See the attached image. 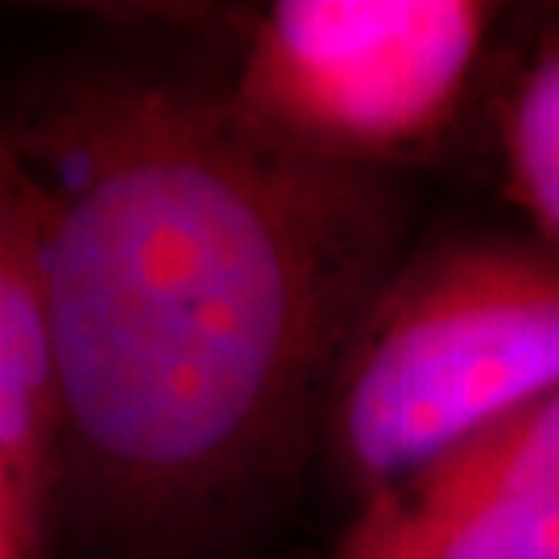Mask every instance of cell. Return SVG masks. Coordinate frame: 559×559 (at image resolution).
I'll use <instances>...</instances> for the list:
<instances>
[{
	"instance_id": "obj_1",
	"label": "cell",
	"mask_w": 559,
	"mask_h": 559,
	"mask_svg": "<svg viewBox=\"0 0 559 559\" xmlns=\"http://www.w3.org/2000/svg\"><path fill=\"white\" fill-rule=\"evenodd\" d=\"M34 221L50 493L129 556L233 531L323 440L399 270V179L261 141L221 87L100 71L0 124Z\"/></svg>"
},
{
	"instance_id": "obj_2",
	"label": "cell",
	"mask_w": 559,
	"mask_h": 559,
	"mask_svg": "<svg viewBox=\"0 0 559 559\" xmlns=\"http://www.w3.org/2000/svg\"><path fill=\"white\" fill-rule=\"evenodd\" d=\"M559 390V258L539 240L415 249L348 340L323 448L353 498Z\"/></svg>"
},
{
	"instance_id": "obj_3",
	"label": "cell",
	"mask_w": 559,
	"mask_h": 559,
	"mask_svg": "<svg viewBox=\"0 0 559 559\" xmlns=\"http://www.w3.org/2000/svg\"><path fill=\"white\" fill-rule=\"evenodd\" d=\"M498 25L489 0H274L216 87L282 154L399 179L456 129Z\"/></svg>"
},
{
	"instance_id": "obj_4",
	"label": "cell",
	"mask_w": 559,
	"mask_h": 559,
	"mask_svg": "<svg viewBox=\"0 0 559 559\" xmlns=\"http://www.w3.org/2000/svg\"><path fill=\"white\" fill-rule=\"evenodd\" d=\"M328 559H559V390L357 501Z\"/></svg>"
},
{
	"instance_id": "obj_5",
	"label": "cell",
	"mask_w": 559,
	"mask_h": 559,
	"mask_svg": "<svg viewBox=\"0 0 559 559\" xmlns=\"http://www.w3.org/2000/svg\"><path fill=\"white\" fill-rule=\"evenodd\" d=\"M50 365L41 328L34 221L17 158H0V456L50 501Z\"/></svg>"
},
{
	"instance_id": "obj_6",
	"label": "cell",
	"mask_w": 559,
	"mask_h": 559,
	"mask_svg": "<svg viewBox=\"0 0 559 559\" xmlns=\"http://www.w3.org/2000/svg\"><path fill=\"white\" fill-rule=\"evenodd\" d=\"M506 191L543 249L559 258V29L531 50L498 117Z\"/></svg>"
},
{
	"instance_id": "obj_7",
	"label": "cell",
	"mask_w": 559,
	"mask_h": 559,
	"mask_svg": "<svg viewBox=\"0 0 559 559\" xmlns=\"http://www.w3.org/2000/svg\"><path fill=\"white\" fill-rule=\"evenodd\" d=\"M46 498L0 456V559H38Z\"/></svg>"
},
{
	"instance_id": "obj_8",
	"label": "cell",
	"mask_w": 559,
	"mask_h": 559,
	"mask_svg": "<svg viewBox=\"0 0 559 559\" xmlns=\"http://www.w3.org/2000/svg\"><path fill=\"white\" fill-rule=\"evenodd\" d=\"M13 150H9V141H4V129H0V158H9Z\"/></svg>"
}]
</instances>
